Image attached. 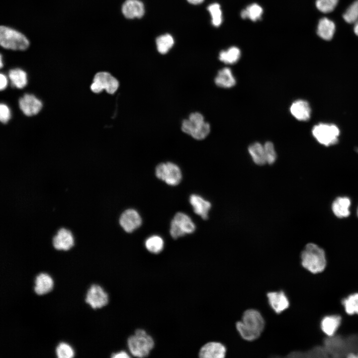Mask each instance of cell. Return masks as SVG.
<instances>
[{"mask_svg":"<svg viewBox=\"0 0 358 358\" xmlns=\"http://www.w3.org/2000/svg\"><path fill=\"white\" fill-rule=\"evenodd\" d=\"M207 10L211 16L212 24L214 27H219L223 22V13L220 5L218 3H212L208 6Z\"/></svg>","mask_w":358,"mask_h":358,"instance_id":"obj_30","label":"cell"},{"mask_svg":"<svg viewBox=\"0 0 358 358\" xmlns=\"http://www.w3.org/2000/svg\"><path fill=\"white\" fill-rule=\"evenodd\" d=\"M7 85V80L5 76L2 74L0 75V89L3 90Z\"/></svg>","mask_w":358,"mask_h":358,"instance_id":"obj_38","label":"cell"},{"mask_svg":"<svg viewBox=\"0 0 358 358\" xmlns=\"http://www.w3.org/2000/svg\"><path fill=\"white\" fill-rule=\"evenodd\" d=\"M341 322V318L339 316H328L323 319L321 327L325 334L329 337H332L337 330Z\"/></svg>","mask_w":358,"mask_h":358,"instance_id":"obj_23","label":"cell"},{"mask_svg":"<svg viewBox=\"0 0 358 358\" xmlns=\"http://www.w3.org/2000/svg\"><path fill=\"white\" fill-rule=\"evenodd\" d=\"M152 337L143 329H137L135 333L127 340V345L130 353L138 358H144L149 355L154 347Z\"/></svg>","mask_w":358,"mask_h":358,"instance_id":"obj_3","label":"cell"},{"mask_svg":"<svg viewBox=\"0 0 358 358\" xmlns=\"http://www.w3.org/2000/svg\"><path fill=\"white\" fill-rule=\"evenodd\" d=\"M344 20L349 23H354L358 20V0H356L343 14Z\"/></svg>","mask_w":358,"mask_h":358,"instance_id":"obj_32","label":"cell"},{"mask_svg":"<svg viewBox=\"0 0 358 358\" xmlns=\"http://www.w3.org/2000/svg\"><path fill=\"white\" fill-rule=\"evenodd\" d=\"M0 44L3 48L24 50L29 45L27 38L21 33L5 26L0 27Z\"/></svg>","mask_w":358,"mask_h":358,"instance_id":"obj_5","label":"cell"},{"mask_svg":"<svg viewBox=\"0 0 358 358\" xmlns=\"http://www.w3.org/2000/svg\"><path fill=\"white\" fill-rule=\"evenodd\" d=\"M182 131L196 140L205 138L210 131L208 123L205 122L203 115L199 112L192 113L188 119L183 120Z\"/></svg>","mask_w":358,"mask_h":358,"instance_id":"obj_4","label":"cell"},{"mask_svg":"<svg viewBox=\"0 0 358 358\" xmlns=\"http://www.w3.org/2000/svg\"><path fill=\"white\" fill-rule=\"evenodd\" d=\"M34 291L38 295H43L49 292L52 289L53 281L47 273H40L35 279Z\"/></svg>","mask_w":358,"mask_h":358,"instance_id":"obj_19","label":"cell"},{"mask_svg":"<svg viewBox=\"0 0 358 358\" xmlns=\"http://www.w3.org/2000/svg\"><path fill=\"white\" fill-rule=\"evenodd\" d=\"M52 242L55 249L66 251L74 246L75 238L70 230L65 227H61L53 236Z\"/></svg>","mask_w":358,"mask_h":358,"instance_id":"obj_11","label":"cell"},{"mask_svg":"<svg viewBox=\"0 0 358 358\" xmlns=\"http://www.w3.org/2000/svg\"><path fill=\"white\" fill-rule=\"evenodd\" d=\"M189 200L194 213L203 219L208 218V213L211 207V204L209 201L195 194H191Z\"/></svg>","mask_w":358,"mask_h":358,"instance_id":"obj_17","label":"cell"},{"mask_svg":"<svg viewBox=\"0 0 358 358\" xmlns=\"http://www.w3.org/2000/svg\"><path fill=\"white\" fill-rule=\"evenodd\" d=\"M155 174L157 178L172 186L179 184L182 179L179 168L172 162L162 163L158 165Z\"/></svg>","mask_w":358,"mask_h":358,"instance_id":"obj_8","label":"cell"},{"mask_svg":"<svg viewBox=\"0 0 358 358\" xmlns=\"http://www.w3.org/2000/svg\"><path fill=\"white\" fill-rule=\"evenodd\" d=\"M0 67L1 68V67H2V55H0Z\"/></svg>","mask_w":358,"mask_h":358,"instance_id":"obj_41","label":"cell"},{"mask_svg":"<svg viewBox=\"0 0 358 358\" xmlns=\"http://www.w3.org/2000/svg\"><path fill=\"white\" fill-rule=\"evenodd\" d=\"M291 114L297 120L306 121L310 118L311 108L306 100L298 99L294 101L290 107Z\"/></svg>","mask_w":358,"mask_h":358,"instance_id":"obj_18","label":"cell"},{"mask_svg":"<svg viewBox=\"0 0 358 358\" xmlns=\"http://www.w3.org/2000/svg\"><path fill=\"white\" fill-rule=\"evenodd\" d=\"M301 263L302 267L310 272H320L326 265L325 252L315 244H307L301 252Z\"/></svg>","mask_w":358,"mask_h":358,"instance_id":"obj_2","label":"cell"},{"mask_svg":"<svg viewBox=\"0 0 358 358\" xmlns=\"http://www.w3.org/2000/svg\"><path fill=\"white\" fill-rule=\"evenodd\" d=\"M195 230V225L191 218L185 213L179 212L174 216L171 223L170 232L174 239L191 234Z\"/></svg>","mask_w":358,"mask_h":358,"instance_id":"obj_7","label":"cell"},{"mask_svg":"<svg viewBox=\"0 0 358 358\" xmlns=\"http://www.w3.org/2000/svg\"><path fill=\"white\" fill-rule=\"evenodd\" d=\"M265 326V321L261 313L254 309L246 310L242 320L236 324V328L240 336L248 341L259 338Z\"/></svg>","mask_w":358,"mask_h":358,"instance_id":"obj_1","label":"cell"},{"mask_svg":"<svg viewBox=\"0 0 358 358\" xmlns=\"http://www.w3.org/2000/svg\"><path fill=\"white\" fill-rule=\"evenodd\" d=\"M263 13V9L259 4L252 3L243 9L240 13L241 17L243 19L248 18L255 22L260 20Z\"/></svg>","mask_w":358,"mask_h":358,"instance_id":"obj_25","label":"cell"},{"mask_svg":"<svg viewBox=\"0 0 358 358\" xmlns=\"http://www.w3.org/2000/svg\"><path fill=\"white\" fill-rule=\"evenodd\" d=\"M312 133L319 143L329 146L338 143L340 130L335 124L319 123L313 127Z\"/></svg>","mask_w":358,"mask_h":358,"instance_id":"obj_6","label":"cell"},{"mask_svg":"<svg viewBox=\"0 0 358 358\" xmlns=\"http://www.w3.org/2000/svg\"><path fill=\"white\" fill-rule=\"evenodd\" d=\"M9 78L12 85L18 89L24 88L27 83L26 73L20 69L10 70Z\"/></svg>","mask_w":358,"mask_h":358,"instance_id":"obj_27","label":"cell"},{"mask_svg":"<svg viewBox=\"0 0 358 358\" xmlns=\"http://www.w3.org/2000/svg\"><path fill=\"white\" fill-rule=\"evenodd\" d=\"M227 349L222 343L210 342L204 345L200 349L199 357L201 358H223Z\"/></svg>","mask_w":358,"mask_h":358,"instance_id":"obj_14","label":"cell"},{"mask_svg":"<svg viewBox=\"0 0 358 358\" xmlns=\"http://www.w3.org/2000/svg\"><path fill=\"white\" fill-rule=\"evenodd\" d=\"M267 296L269 306L276 314H280L289 306V300L282 290L267 293Z\"/></svg>","mask_w":358,"mask_h":358,"instance_id":"obj_13","label":"cell"},{"mask_svg":"<svg viewBox=\"0 0 358 358\" xmlns=\"http://www.w3.org/2000/svg\"><path fill=\"white\" fill-rule=\"evenodd\" d=\"M266 163L271 165L276 160V153L273 144L270 142H267L264 145Z\"/></svg>","mask_w":358,"mask_h":358,"instance_id":"obj_35","label":"cell"},{"mask_svg":"<svg viewBox=\"0 0 358 358\" xmlns=\"http://www.w3.org/2000/svg\"><path fill=\"white\" fill-rule=\"evenodd\" d=\"M122 12L128 19L141 18L145 13L143 3L140 0H126L122 4Z\"/></svg>","mask_w":358,"mask_h":358,"instance_id":"obj_16","label":"cell"},{"mask_svg":"<svg viewBox=\"0 0 358 358\" xmlns=\"http://www.w3.org/2000/svg\"><path fill=\"white\" fill-rule=\"evenodd\" d=\"M156 43L158 52L162 54H165L173 46L174 39L171 34L167 33L158 37Z\"/></svg>","mask_w":358,"mask_h":358,"instance_id":"obj_28","label":"cell"},{"mask_svg":"<svg viewBox=\"0 0 358 358\" xmlns=\"http://www.w3.org/2000/svg\"><path fill=\"white\" fill-rule=\"evenodd\" d=\"M10 118V112L8 107L1 103L0 106V119L1 122L6 123Z\"/></svg>","mask_w":358,"mask_h":358,"instance_id":"obj_36","label":"cell"},{"mask_svg":"<svg viewBox=\"0 0 358 358\" xmlns=\"http://www.w3.org/2000/svg\"><path fill=\"white\" fill-rule=\"evenodd\" d=\"M248 152L253 161L258 165H263L266 163L264 147L259 142L251 144L248 148Z\"/></svg>","mask_w":358,"mask_h":358,"instance_id":"obj_26","label":"cell"},{"mask_svg":"<svg viewBox=\"0 0 358 358\" xmlns=\"http://www.w3.org/2000/svg\"><path fill=\"white\" fill-rule=\"evenodd\" d=\"M19 105L23 113L27 116L37 114L42 107V102L32 94H26L19 100Z\"/></svg>","mask_w":358,"mask_h":358,"instance_id":"obj_15","label":"cell"},{"mask_svg":"<svg viewBox=\"0 0 358 358\" xmlns=\"http://www.w3.org/2000/svg\"><path fill=\"white\" fill-rule=\"evenodd\" d=\"M85 301L93 309L100 308L107 304L108 296L100 285L93 284L88 289Z\"/></svg>","mask_w":358,"mask_h":358,"instance_id":"obj_10","label":"cell"},{"mask_svg":"<svg viewBox=\"0 0 358 358\" xmlns=\"http://www.w3.org/2000/svg\"><path fill=\"white\" fill-rule=\"evenodd\" d=\"M342 304L348 314H358V293L349 295L342 300Z\"/></svg>","mask_w":358,"mask_h":358,"instance_id":"obj_31","label":"cell"},{"mask_svg":"<svg viewBox=\"0 0 358 358\" xmlns=\"http://www.w3.org/2000/svg\"><path fill=\"white\" fill-rule=\"evenodd\" d=\"M338 2V0H317L316 6L319 11L326 13L333 11Z\"/></svg>","mask_w":358,"mask_h":358,"instance_id":"obj_33","label":"cell"},{"mask_svg":"<svg viewBox=\"0 0 358 358\" xmlns=\"http://www.w3.org/2000/svg\"><path fill=\"white\" fill-rule=\"evenodd\" d=\"M164 242L163 239L158 235H152L148 238L145 242L147 250L151 253H160L164 248Z\"/></svg>","mask_w":358,"mask_h":358,"instance_id":"obj_29","label":"cell"},{"mask_svg":"<svg viewBox=\"0 0 358 358\" xmlns=\"http://www.w3.org/2000/svg\"><path fill=\"white\" fill-rule=\"evenodd\" d=\"M187 1L190 4H199L203 2L204 0H187Z\"/></svg>","mask_w":358,"mask_h":358,"instance_id":"obj_39","label":"cell"},{"mask_svg":"<svg viewBox=\"0 0 358 358\" xmlns=\"http://www.w3.org/2000/svg\"><path fill=\"white\" fill-rule=\"evenodd\" d=\"M335 30L334 23L327 18L324 17L319 20L317 34L319 37L325 40H330L333 37Z\"/></svg>","mask_w":358,"mask_h":358,"instance_id":"obj_22","label":"cell"},{"mask_svg":"<svg viewBox=\"0 0 358 358\" xmlns=\"http://www.w3.org/2000/svg\"><path fill=\"white\" fill-rule=\"evenodd\" d=\"M118 87L119 82L115 78L109 73L100 72L94 76L90 89L95 93L100 92L104 89L108 93L113 94Z\"/></svg>","mask_w":358,"mask_h":358,"instance_id":"obj_9","label":"cell"},{"mask_svg":"<svg viewBox=\"0 0 358 358\" xmlns=\"http://www.w3.org/2000/svg\"><path fill=\"white\" fill-rule=\"evenodd\" d=\"M357 215L358 216V207L357 210Z\"/></svg>","mask_w":358,"mask_h":358,"instance_id":"obj_42","label":"cell"},{"mask_svg":"<svg viewBox=\"0 0 358 358\" xmlns=\"http://www.w3.org/2000/svg\"><path fill=\"white\" fill-rule=\"evenodd\" d=\"M111 358H129L130 356L124 351H121L117 353L112 354Z\"/></svg>","mask_w":358,"mask_h":358,"instance_id":"obj_37","label":"cell"},{"mask_svg":"<svg viewBox=\"0 0 358 358\" xmlns=\"http://www.w3.org/2000/svg\"><path fill=\"white\" fill-rule=\"evenodd\" d=\"M354 23H355L354 28V32H355V34L358 36V20L356 22H355Z\"/></svg>","mask_w":358,"mask_h":358,"instance_id":"obj_40","label":"cell"},{"mask_svg":"<svg viewBox=\"0 0 358 358\" xmlns=\"http://www.w3.org/2000/svg\"><path fill=\"white\" fill-rule=\"evenodd\" d=\"M241 55V51L238 47L232 46L221 51L219 54V59L225 64H233L239 61Z\"/></svg>","mask_w":358,"mask_h":358,"instance_id":"obj_24","label":"cell"},{"mask_svg":"<svg viewBox=\"0 0 358 358\" xmlns=\"http://www.w3.org/2000/svg\"><path fill=\"white\" fill-rule=\"evenodd\" d=\"M351 200L348 197H338L332 204V210L334 215L338 218H345L350 215Z\"/></svg>","mask_w":358,"mask_h":358,"instance_id":"obj_20","label":"cell"},{"mask_svg":"<svg viewBox=\"0 0 358 358\" xmlns=\"http://www.w3.org/2000/svg\"><path fill=\"white\" fill-rule=\"evenodd\" d=\"M215 83L219 87L230 88L236 84V80L231 70L225 67L218 71L215 78Z\"/></svg>","mask_w":358,"mask_h":358,"instance_id":"obj_21","label":"cell"},{"mask_svg":"<svg viewBox=\"0 0 358 358\" xmlns=\"http://www.w3.org/2000/svg\"><path fill=\"white\" fill-rule=\"evenodd\" d=\"M56 353L58 358H72L74 356V352L72 347L64 342L59 343L57 346Z\"/></svg>","mask_w":358,"mask_h":358,"instance_id":"obj_34","label":"cell"},{"mask_svg":"<svg viewBox=\"0 0 358 358\" xmlns=\"http://www.w3.org/2000/svg\"><path fill=\"white\" fill-rule=\"evenodd\" d=\"M142 218L135 209H128L120 215L119 224L124 230L131 233L138 229L142 224Z\"/></svg>","mask_w":358,"mask_h":358,"instance_id":"obj_12","label":"cell"}]
</instances>
